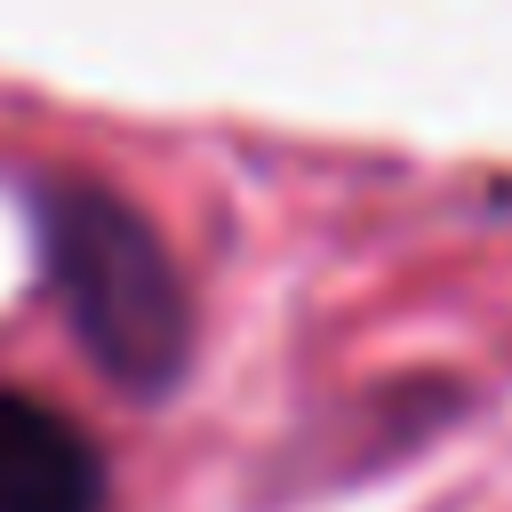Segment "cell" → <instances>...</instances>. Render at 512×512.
<instances>
[{
  "mask_svg": "<svg viewBox=\"0 0 512 512\" xmlns=\"http://www.w3.org/2000/svg\"><path fill=\"white\" fill-rule=\"evenodd\" d=\"M32 224L88 360L128 392H168L192 352V304L160 232L104 184H40Z\"/></svg>",
  "mask_w": 512,
  "mask_h": 512,
  "instance_id": "1",
  "label": "cell"
},
{
  "mask_svg": "<svg viewBox=\"0 0 512 512\" xmlns=\"http://www.w3.org/2000/svg\"><path fill=\"white\" fill-rule=\"evenodd\" d=\"M104 504L112 472L96 440L64 408L0 384V512H104Z\"/></svg>",
  "mask_w": 512,
  "mask_h": 512,
  "instance_id": "2",
  "label": "cell"
}]
</instances>
